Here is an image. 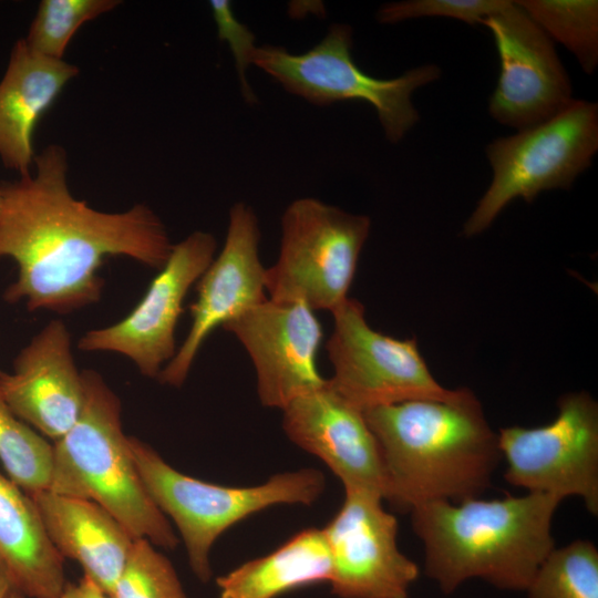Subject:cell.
Here are the masks:
<instances>
[{"label": "cell", "mask_w": 598, "mask_h": 598, "mask_svg": "<svg viewBox=\"0 0 598 598\" xmlns=\"http://www.w3.org/2000/svg\"><path fill=\"white\" fill-rule=\"evenodd\" d=\"M28 495L60 555L75 560L83 576L111 595L136 538L92 501L49 489Z\"/></svg>", "instance_id": "obj_18"}, {"label": "cell", "mask_w": 598, "mask_h": 598, "mask_svg": "<svg viewBox=\"0 0 598 598\" xmlns=\"http://www.w3.org/2000/svg\"><path fill=\"white\" fill-rule=\"evenodd\" d=\"M53 444L19 419L0 393V462L8 477L24 493L48 489Z\"/></svg>", "instance_id": "obj_23"}, {"label": "cell", "mask_w": 598, "mask_h": 598, "mask_svg": "<svg viewBox=\"0 0 598 598\" xmlns=\"http://www.w3.org/2000/svg\"><path fill=\"white\" fill-rule=\"evenodd\" d=\"M561 499L543 493L413 507L412 528L423 544L424 573L445 595L478 578L511 591L527 588L555 548L551 524Z\"/></svg>", "instance_id": "obj_3"}, {"label": "cell", "mask_w": 598, "mask_h": 598, "mask_svg": "<svg viewBox=\"0 0 598 598\" xmlns=\"http://www.w3.org/2000/svg\"><path fill=\"white\" fill-rule=\"evenodd\" d=\"M282 430L303 451L320 458L343 488L388 495L381 452L364 413L326 384L305 393L282 410Z\"/></svg>", "instance_id": "obj_16"}, {"label": "cell", "mask_w": 598, "mask_h": 598, "mask_svg": "<svg viewBox=\"0 0 598 598\" xmlns=\"http://www.w3.org/2000/svg\"><path fill=\"white\" fill-rule=\"evenodd\" d=\"M0 393L19 419L54 442L71 430L84 388L62 320L49 321L31 339L14 359L12 373L2 371Z\"/></svg>", "instance_id": "obj_17"}, {"label": "cell", "mask_w": 598, "mask_h": 598, "mask_svg": "<svg viewBox=\"0 0 598 598\" xmlns=\"http://www.w3.org/2000/svg\"><path fill=\"white\" fill-rule=\"evenodd\" d=\"M84 401L71 430L53 444L48 489L92 501L135 538L175 549L179 538L155 505L136 468L130 436L122 427V404L95 370L82 371Z\"/></svg>", "instance_id": "obj_4"}, {"label": "cell", "mask_w": 598, "mask_h": 598, "mask_svg": "<svg viewBox=\"0 0 598 598\" xmlns=\"http://www.w3.org/2000/svg\"><path fill=\"white\" fill-rule=\"evenodd\" d=\"M2 373V371L0 370V374Z\"/></svg>", "instance_id": "obj_32"}, {"label": "cell", "mask_w": 598, "mask_h": 598, "mask_svg": "<svg viewBox=\"0 0 598 598\" xmlns=\"http://www.w3.org/2000/svg\"><path fill=\"white\" fill-rule=\"evenodd\" d=\"M511 0H406L382 6L377 19L380 23H398L423 17H442L468 24L481 23L502 10Z\"/></svg>", "instance_id": "obj_27"}, {"label": "cell", "mask_w": 598, "mask_h": 598, "mask_svg": "<svg viewBox=\"0 0 598 598\" xmlns=\"http://www.w3.org/2000/svg\"><path fill=\"white\" fill-rule=\"evenodd\" d=\"M554 41L577 59L582 71L592 74L598 65L597 0L515 1Z\"/></svg>", "instance_id": "obj_22"}, {"label": "cell", "mask_w": 598, "mask_h": 598, "mask_svg": "<svg viewBox=\"0 0 598 598\" xmlns=\"http://www.w3.org/2000/svg\"><path fill=\"white\" fill-rule=\"evenodd\" d=\"M78 72L64 60L34 52L24 39L13 45L0 81V158L21 177L30 175L34 164L39 121Z\"/></svg>", "instance_id": "obj_19"}, {"label": "cell", "mask_w": 598, "mask_h": 598, "mask_svg": "<svg viewBox=\"0 0 598 598\" xmlns=\"http://www.w3.org/2000/svg\"><path fill=\"white\" fill-rule=\"evenodd\" d=\"M259 240L254 209L245 203H236L229 210L224 246L196 282L197 299L189 308L188 333L158 374L161 383L182 386L208 336L268 298Z\"/></svg>", "instance_id": "obj_14"}, {"label": "cell", "mask_w": 598, "mask_h": 598, "mask_svg": "<svg viewBox=\"0 0 598 598\" xmlns=\"http://www.w3.org/2000/svg\"><path fill=\"white\" fill-rule=\"evenodd\" d=\"M112 598H188L168 558L150 540L136 538Z\"/></svg>", "instance_id": "obj_26"}, {"label": "cell", "mask_w": 598, "mask_h": 598, "mask_svg": "<svg viewBox=\"0 0 598 598\" xmlns=\"http://www.w3.org/2000/svg\"><path fill=\"white\" fill-rule=\"evenodd\" d=\"M216 248L215 237L202 230L173 245L138 305L121 321L85 332L78 348L122 354L144 377L157 379L177 351L175 331L184 300L213 261Z\"/></svg>", "instance_id": "obj_11"}, {"label": "cell", "mask_w": 598, "mask_h": 598, "mask_svg": "<svg viewBox=\"0 0 598 598\" xmlns=\"http://www.w3.org/2000/svg\"><path fill=\"white\" fill-rule=\"evenodd\" d=\"M482 24L491 31L501 62L488 103L496 122L522 131L555 116L574 101L553 40L515 1Z\"/></svg>", "instance_id": "obj_13"}, {"label": "cell", "mask_w": 598, "mask_h": 598, "mask_svg": "<svg viewBox=\"0 0 598 598\" xmlns=\"http://www.w3.org/2000/svg\"><path fill=\"white\" fill-rule=\"evenodd\" d=\"M35 172L0 185V258L18 265L4 300L30 311L70 313L100 300L97 271L107 257L124 256L161 269L173 245L162 220L145 205L122 213L96 210L74 198L68 156L49 145Z\"/></svg>", "instance_id": "obj_1"}, {"label": "cell", "mask_w": 598, "mask_h": 598, "mask_svg": "<svg viewBox=\"0 0 598 598\" xmlns=\"http://www.w3.org/2000/svg\"><path fill=\"white\" fill-rule=\"evenodd\" d=\"M58 598H112L83 576L76 584H66Z\"/></svg>", "instance_id": "obj_29"}, {"label": "cell", "mask_w": 598, "mask_h": 598, "mask_svg": "<svg viewBox=\"0 0 598 598\" xmlns=\"http://www.w3.org/2000/svg\"><path fill=\"white\" fill-rule=\"evenodd\" d=\"M527 598H598V549L588 539L554 548L525 589Z\"/></svg>", "instance_id": "obj_24"}, {"label": "cell", "mask_w": 598, "mask_h": 598, "mask_svg": "<svg viewBox=\"0 0 598 598\" xmlns=\"http://www.w3.org/2000/svg\"><path fill=\"white\" fill-rule=\"evenodd\" d=\"M370 228L368 216L319 199L291 202L281 217L278 258L266 268L267 297L332 312L348 299Z\"/></svg>", "instance_id": "obj_8"}, {"label": "cell", "mask_w": 598, "mask_h": 598, "mask_svg": "<svg viewBox=\"0 0 598 598\" xmlns=\"http://www.w3.org/2000/svg\"><path fill=\"white\" fill-rule=\"evenodd\" d=\"M331 313L333 329L326 349L333 374L327 381L360 411L456 395L457 389H445L434 379L414 338L400 340L375 331L358 300L348 298Z\"/></svg>", "instance_id": "obj_10"}, {"label": "cell", "mask_w": 598, "mask_h": 598, "mask_svg": "<svg viewBox=\"0 0 598 598\" xmlns=\"http://www.w3.org/2000/svg\"><path fill=\"white\" fill-rule=\"evenodd\" d=\"M130 446L147 493L173 520L203 582L213 576L210 550L225 530L270 506L311 505L326 488L322 472L311 467L276 474L256 486L217 485L178 472L135 436H130Z\"/></svg>", "instance_id": "obj_5"}, {"label": "cell", "mask_w": 598, "mask_h": 598, "mask_svg": "<svg viewBox=\"0 0 598 598\" xmlns=\"http://www.w3.org/2000/svg\"><path fill=\"white\" fill-rule=\"evenodd\" d=\"M0 202H1V197H0Z\"/></svg>", "instance_id": "obj_33"}, {"label": "cell", "mask_w": 598, "mask_h": 598, "mask_svg": "<svg viewBox=\"0 0 598 598\" xmlns=\"http://www.w3.org/2000/svg\"><path fill=\"white\" fill-rule=\"evenodd\" d=\"M497 437L507 483L561 501L580 497L598 514V404L589 393L560 396L558 414L546 425L503 427Z\"/></svg>", "instance_id": "obj_9"}, {"label": "cell", "mask_w": 598, "mask_h": 598, "mask_svg": "<svg viewBox=\"0 0 598 598\" xmlns=\"http://www.w3.org/2000/svg\"><path fill=\"white\" fill-rule=\"evenodd\" d=\"M223 328L249 354L264 406L282 410L296 398L326 384L317 365L322 327L305 303L267 298Z\"/></svg>", "instance_id": "obj_15"}, {"label": "cell", "mask_w": 598, "mask_h": 598, "mask_svg": "<svg viewBox=\"0 0 598 598\" xmlns=\"http://www.w3.org/2000/svg\"><path fill=\"white\" fill-rule=\"evenodd\" d=\"M17 588L11 573L6 563L0 557V598H7L10 591Z\"/></svg>", "instance_id": "obj_30"}, {"label": "cell", "mask_w": 598, "mask_h": 598, "mask_svg": "<svg viewBox=\"0 0 598 598\" xmlns=\"http://www.w3.org/2000/svg\"><path fill=\"white\" fill-rule=\"evenodd\" d=\"M363 413L381 452L385 501L398 509L460 503L491 486L502 460L498 437L470 389H457L448 400H412Z\"/></svg>", "instance_id": "obj_2"}, {"label": "cell", "mask_w": 598, "mask_h": 598, "mask_svg": "<svg viewBox=\"0 0 598 598\" xmlns=\"http://www.w3.org/2000/svg\"><path fill=\"white\" fill-rule=\"evenodd\" d=\"M118 4L116 0H43L24 41L39 54L63 60L81 25Z\"/></svg>", "instance_id": "obj_25"}, {"label": "cell", "mask_w": 598, "mask_h": 598, "mask_svg": "<svg viewBox=\"0 0 598 598\" xmlns=\"http://www.w3.org/2000/svg\"><path fill=\"white\" fill-rule=\"evenodd\" d=\"M332 557L323 529L308 528L272 553L216 579L220 598H276L291 589L330 581Z\"/></svg>", "instance_id": "obj_21"}, {"label": "cell", "mask_w": 598, "mask_h": 598, "mask_svg": "<svg viewBox=\"0 0 598 598\" xmlns=\"http://www.w3.org/2000/svg\"><path fill=\"white\" fill-rule=\"evenodd\" d=\"M0 557L16 587L30 598H58L66 581L63 557L30 498L0 473Z\"/></svg>", "instance_id": "obj_20"}, {"label": "cell", "mask_w": 598, "mask_h": 598, "mask_svg": "<svg viewBox=\"0 0 598 598\" xmlns=\"http://www.w3.org/2000/svg\"><path fill=\"white\" fill-rule=\"evenodd\" d=\"M7 598H27L18 588H13Z\"/></svg>", "instance_id": "obj_31"}, {"label": "cell", "mask_w": 598, "mask_h": 598, "mask_svg": "<svg viewBox=\"0 0 598 598\" xmlns=\"http://www.w3.org/2000/svg\"><path fill=\"white\" fill-rule=\"evenodd\" d=\"M352 29L330 25L326 37L305 53L293 54L276 45L257 47L252 64L289 93L316 105L359 100L371 104L391 143H399L419 122L413 92L441 76L434 64L413 68L393 79L363 72L353 61Z\"/></svg>", "instance_id": "obj_7"}, {"label": "cell", "mask_w": 598, "mask_h": 598, "mask_svg": "<svg viewBox=\"0 0 598 598\" xmlns=\"http://www.w3.org/2000/svg\"><path fill=\"white\" fill-rule=\"evenodd\" d=\"M209 3L218 38L228 43L234 55L243 95L246 102L256 103V95L247 80V69L252 64V56L257 49L256 37L246 24L235 18L230 1L213 0Z\"/></svg>", "instance_id": "obj_28"}, {"label": "cell", "mask_w": 598, "mask_h": 598, "mask_svg": "<svg viewBox=\"0 0 598 598\" xmlns=\"http://www.w3.org/2000/svg\"><path fill=\"white\" fill-rule=\"evenodd\" d=\"M598 151V104L574 100L566 109L532 127L486 146L492 182L463 226L481 234L515 198L532 203L549 189H569Z\"/></svg>", "instance_id": "obj_6"}, {"label": "cell", "mask_w": 598, "mask_h": 598, "mask_svg": "<svg viewBox=\"0 0 598 598\" xmlns=\"http://www.w3.org/2000/svg\"><path fill=\"white\" fill-rule=\"evenodd\" d=\"M383 497L344 488L343 503L323 528L332 557L331 592L340 598H409L420 567L398 546V519Z\"/></svg>", "instance_id": "obj_12"}]
</instances>
